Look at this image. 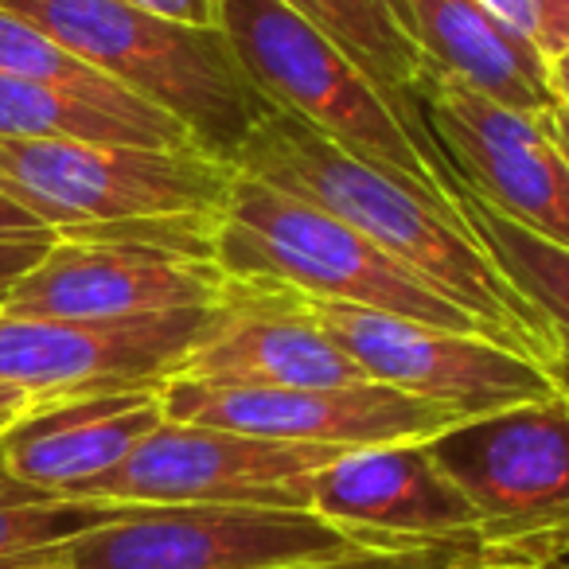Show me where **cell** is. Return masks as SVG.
<instances>
[{"label":"cell","instance_id":"obj_1","mask_svg":"<svg viewBox=\"0 0 569 569\" xmlns=\"http://www.w3.org/2000/svg\"><path fill=\"white\" fill-rule=\"evenodd\" d=\"M230 164L250 180L297 196L348 222L371 246L402 261L457 309L476 317L499 343L527 356L546 375L553 367V336L546 320L515 293L491 266L468 227L445 219L437 207L406 191L379 168L336 149L328 137L284 110L266 106Z\"/></svg>","mask_w":569,"mask_h":569},{"label":"cell","instance_id":"obj_2","mask_svg":"<svg viewBox=\"0 0 569 569\" xmlns=\"http://www.w3.org/2000/svg\"><path fill=\"white\" fill-rule=\"evenodd\" d=\"M214 28L238 71L273 110L312 126L336 149L379 168L406 191L460 222L457 168L429 157L363 71L284 0H214Z\"/></svg>","mask_w":569,"mask_h":569},{"label":"cell","instance_id":"obj_3","mask_svg":"<svg viewBox=\"0 0 569 569\" xmlns=\"http://www.w3.org/2000/svg\"><path fill=\"white\" fill-rule=\"evenodd\" d=\"M211 258L230 281L277 284L309 301L390 312L418 325L496 340L480 320L356 234L348 222L242 172L211 227Z\"/></svg>","mask_w":569,"mask_h":569},{"label":"cell","instance_id":"obj_4","mask_svg":"<svg viewBox=\"0 0 569 569\" xmlns=\"http://www.w3.org/2000/svg\"><path fill=\"white\" fill-rule=\"evenodd\" d=\"M0 9L32 20L82 63L172 113L207 157L227 164L269 106L238 71L219 28L176 24L126 0H0Z\"/></svg>","mask_w":569,"mask_h":569},{"label":"cell","instance_id":"obj_5","mask_svg":"<svg viewBox=\"0 0 569 569\" xmlns=\"http://www.w3.org/2000/svg\"><path fill=\"white\" fill-rule=\"evenodd\" d=\"M238 168L203 149L0 137V191L56 234L149 219H219Z\"/></svg>","mask_w":569,"mask_h":569},{"label":"cell","instance_id":"obj_6","mask_svg":"<svg viewBox=\"0 0 569 569\" xmlns=\"http://www.w3.org/2000/svg\"><path fill=\"white\" fill-rule=\"evenodd\" d=\"M211 227L214 219H149L59 234L0 312L113 320L219 305L230 277L211 258Z\"/></svg>","mask_w":569,"mask_h":569},{"label":"cell","instance_id":"obj_7","mask_svg":"<svg viewBox=\"0 0 569 569\" xmlns=\"http://www.w3.org/2000/svg\"><path fill=\"white\" fill-rule=\"evenodd\" d=\"M426 449L480 515L499 569H538L569 553V395L457 421Z\"/></svg>","mask_w":569,"mask_h":569},{"label":"cell","instance_id":"obj_8","mask_svg":"<svg viewBox=\"0 0 569 569\" xmlns=\"http://www.w3.org/2000/svg\"><path fill=\"white\" fill-rule=\"evenodd\" d=\"M371 550L312 511L281 507H129L67 538L48 569H281Z\"/></svg>","mask_w":569,"mask_h":569},{"label":"cell","instance_id":"obj_9","mask_svg":"<svg viewBox=\"0 0 569 569\" xmlns=\"http://www.w3.org/2000/svg\"><path fill=\"white\" fill-rule=\"evenodd\" d=\"M340 452L328 445H293L234 429L157 426L118 468L82 483L71 499H106L133 507H281L312 511V476Z\"/></svg>","mask_w":569,"mask_h":569},{"label":"cell","instance_id":"obj_10","mask_svg":"<svg viewBox=\"0 0 569 569\" xmlns=\"http://www.w3.org/2000/svg\"><path fill=\"white\" fill-rule=\"evenodd\" d=\"M219 305L113 320L0 312V382L36 402L160 390L207 336Z\"/></svg>","mask_w":569,"mask_h":569},{"label":"cell","instance_id":"obj_11","mask_svg":"<svg viewBox=\"0 0 569 569\" xmlns=\"http://www.w3.org/2000/svg\"><path fill=\"white\" fill-rule=\"evenodd\" d=\"M309 312L371 382L445 406L460 421L558 395V382L542 367L488 336L449 332L351 305L309 301Z\"/></svg>","mask_w":569,"mask_h":569},{"label":"cell","instance_id":"obj_12","mask_svg":"<svg viewBox=\"0 0 569 569\" xmlns=\"http://www.w3.org/2000/svg\"><path fill=\"white\" fill-rule=\"evenodd\" d=\"M168 421L234 429L293 445L375 449L429 441L457 426V413L382 382L356 387H227L203 379H168L160 387Z\"/></svg>","mask_w":569,"mask_h":569},{"label":"cell","instance_id":"obj_13","mask_svg":"<svg viewBox=\"0 0 569 569\" xmlns=\"http://www.w3.org/2000/svg\"><path fill=\"white\" fill-rule=\"evenodd\" d=\"M426 126L457 176L522 230L569 250V160L538 118L515 113L426 63Z\"/></svg>","mask_w":569,"mask_h":569},{"label":"cell","instance_id":"obj_14","mask_svg":"<svg viewBox=\"0 0 569 569\" xmlns=\"http://www.w3.org/2000/svg\"><path fill=\"white\" fill-rule=\"evenodd\" d=\"M312 515L371 550L460 546L491 553L480 538V515L445 476L426 441L340 452L312 476Z\"/></svg>","mask_w":569,"mask_h":569},{"label":"cell","instance_id":"obj_15","mask_svg":"<svg viewBox=\"0 0 569 569\" xmlns=\"http://www.w3.org/2000/svg\"><path fill=\"white\" fill-rule=\"evenodd\" d=\"M183 379L227 387H356L363 367L312 320L293 289L230 281L207 336L180 367ZM176 379V375H172Z\"/></svg>","mask_w":569,"mask_h":569},{"label":"cell","instance_id":"obj_16","mask_svg":"<svg viewBox=\"0 0 569 569\" xmlns=\"http://www.w3.org/2000/svg\"><path fill=\"white\" fill-rule=\"evenodd\" d=\"M157 426H164L160 390L40 402L4 433V465L28 488L71 499L82 483L118 468Z\"/></svg>","mask_w":569,"mask_h":569},{"label":"cell","instance_id":"obj_17","mask_svg":"<svg viewBox=\"0 0 569 569\" xmlns=\"http://www.w3.org/2000/svg\"><path fill=\"white\" fill-rule=\"evenodd\" d=\"M410 12L421 56L437 71L527 118H542L558 102L542 51L480 0H410Z\"/></svg>","mask_w":569,"mask_h":569},{"label":"cell","instance_id":"obj_18","mask_svg":"<svg viewBox=\"0 0 569 569\" xmlns=\"http://www.w3.org/2000/svg\"><path fill=\"white\" fill-rule=\"evenodd\" d=\"M301 12L312 28L328 36L359 71L371 79L382 102L395 110L406 133L429 152V157L452 164L433 141L421 110V82H426V56L413 32L410 0H284Z\"/></svg>","mask_w":569,"mask_h":569},{"label":"cell","instance_id":"obj_19","mask_svg":"<svg viewBox=\"0 0 569 569\" xmlns=\"http://www.w3.org/2000/svg\"><path fill=\"white\" fill-rule=\"evenodd\" d=\"M457 211L468 234L476 238L491 266L515 284V293L546 320L553 336V367L550 379L561 395H569V250L546 242V238L522 230L491 203H483L472 188H457Z\"/></svg>","mask_w":569,"mask_h":569},{"label":"cell","instance_id":"obj_20","mask_svg":"<svg viewBox=\"0 0 569 569\" xmlns=\"http://www.w3.org/2000/svg\"><path fill=\"white\" fill-rule=\"evenodd\" d=\"M0 74H17L28 82H43L56 87L63 94L87 98V102L102 106V110L118 113V118L133 121V126L157 133L168 149H191V133L172 118V113L157 110L144 98L129 94L126 87H118L113 79H106L102 71H94L90 63H82L79 56L56 43L48 32L32 24V20L17 17V12L0 9ZM199 149V144H196Z\"/></svg>","mask_w":569,"mask_h":569},{"label":"cell","instance_id":"obj_21","mask_svg":"<svg viewBox=\"0 0 569 569\" xmlns=\"http://www.w3.org/2000/svg\"><path fill=\"white\" fill-rule=\"evenodd\" d=\"M129 507L133 503L63 499L28 488L9 472L0 452V569H48L59 542L121 519Z\"/></svg>","mask_w":569,"mask_h":569},{"label":"cell","instance_id":"obj_22","mask_svg":"<svg viewBox=\"0 0 569 569\" xmlns=\"http://www.w3.org/2000/svg\"><path fill=\"white\" fill-rule=\"evenodd\" d=\"M0 137L17 141H98L137 144V149H168L157 133L43 82L0 74Z\"/></svg>","mask_w":569,"mask_h":569},{"label":"cell","instance_id":"obj_23","mask_svg":"<svg viewBox=\"0 0 569 569\" xmlns=\"http://www.w3.org/2000/svg\"><path fill=\"white\" fill-rule=\"evenodd\" d=\"M281 569H499L483 550L460 546H413V550H356L332 561H305Z\"/></svg>","mask_w":569,"mask_h":569},{"label":"cell","instance_id":"obj_24","mask_svg":"<svg viewBox=\"0 0 569 569\" xmlns=\"http://www.w3.org/2000/svg\"><path fill=\"white\" fill-rule=\"evenodd\" d=\"M507 28L530 40L542 59L550 63L553 56L569 48V0H480Z\"/></svg>","mask_w":569,"mask_h":569},{"label":"cell","instance_id":"obj_25","mask_svg":"<svg viewBox=\"0 0 569 569\" xmlns=\"http://www.w3.org/2000/svg\"><path fill=\"white\" fill-rule=\"evenodd\" d=\"M56 230H40V234H28V238H4L0 242V309L9 301V293L17 289V281L51 250L56 242Z\"/></svg>","mask_w":569,"mask_h":569},{"label":"cell","instance_id":"obj_26","mask_svg":"<svg viewBox=\"0 0 569 569\" xmlns=\"http://www.w3.org/2000/svg\"><path fill=\"white\" fill-rule=\"evenodd\" d=\"M126 4L152 12V17L176 20V24L214 28V0H126Z\"/></svg>","mask_w":569,"mask_h":569},{"label":"cell","instance_id":"obj_27","mask_svg":"<svg viewBox=\"0 0 569 569\" xmlns=\"http://www.w3.org/2000/svg\"><path fill=\"white\" fill-rule=\"evenodd\" d=\"M40 230H48V227H40V222L32 219V214L24 211L20 203H12L4 191H0V242L4 238H28V234H40Z\"/></svg>","mask_w":569,"mask_h":569},{"label":"cell","instance_id":"obj_28","mask_svg":"<svg viewBox=\"0 0 569 569\" xmlns=\"http://www.w3.org/2000/svg\"><path fill=\"white\" fill-rule=\"evenodd\" d=\"M32 406H40V402H36L28 390H17V387H9V382H0V433H4L20 413L32 410Z\"/></svg>","mask_w":569,"mask_h":569},{"label":"cell","instance_id":"obj_29","mask_svg":"<svg viewBox=\"0 0 569 569\" xmlns=\"http://www.w3.org/2000/svg\"><path fill=\"white\" fill-rule=\"evenodd\" d=\"M538 126L550 133V141L561 149V157L569 160V106H561V102H553L550 110L538 118Z\"/></svg>","mask_w":569,"mask_h":569},{"label":"cell","instance_id":"obj_30","mask_svg":"<svg viewBox=\"0 0 569 569\" xmlns=\"http://www.w3.org/2000/svg\"><path fill=\"white\" fill-rule=\"evenodd\" d=\"M550 90L561 106H569V48L550 59Z\"/></svg>","mask_w":569,"mask_h":569}]
</instances>
